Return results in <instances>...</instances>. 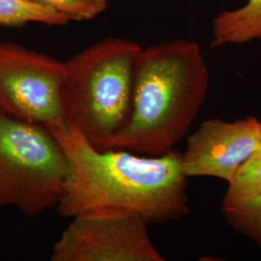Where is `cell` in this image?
<instances>
[{"label": "cell", "mask_w": 261, "mask_h": 261, "mask_svg": "<svg viewBox=\"0 0 261 261\" xmlns=\"http://www.w3.org/2000/svg\"><path fill=\"white\" fill-rule=\"evenodd\" d=\"M68 161V176L56 210L62 218L93 212H133L148 224L190 214L182 152L140 156L124 149H97L66 120L49 129Z\"/></svg>", "instance_id": "1"}, {"label": "cell", "mask_w": 261, "mask_h": 261, "mask_svg": "<svg viewBox=\"0 0 261 261\" xmlns=\"http://www.w3.org/2000/svg\"><path fill=\"white\" fill-rule=\"evenodd\" d=\"M210 73L200 46L177 39L142 48L130 115L107 149L160 156L183 140L205 103Z\"/></svg>", "instance_id": "2"}, {"label": "cell", "mask_w": 261, "mask_h": 261, "mask_svg": "<svg viewBox=\"0 0 261 261\" xmlns=\"http://www.w3.org/2000/svg\"><path fill=\"white\" fill-rule=\"evenodd\" d=\"M140 50L130 40L108 38L64 62L66 120L97 149H107L129 118Z\"/></svg>", "instance_id": "3"}, {"label": "cell", "mask_w": 261, "mask_h": 261, "mask_svg": "<svg viewBox=\"0 0 261 261\" xmlns=\"http://www.w3.org/2000/svg\"><path fill=\"white\" fill-rule=\"evenodd\" d=\"M68 171L65 152L50 130L0 112V206L29 217L56 207Z\"/></svg>", "instance_id": "4"}, {"label": "cell", "mask_w": 261, "mask_h": 261, "mask_svg": "<svg viewBox=\"0 0 261 261\" xmlns=\"http://www.w3.org/2000/svg\"><path fill=\"white\" fill-rule=\"evenodd\" d=\"M65 63L14 42L0 43V112L48 130L66 121Z\"/></svg>", "instance_id": "5"}, {"label": "cell", "mask_w": 261, "mask_h": 261, "mask_svg": "<svg viewBox=\"0 0 261 261\" xmlns=\"http://www.w3.org/2000/svg\"><path fill=\"white\" fill-rule=\"evenodd\" d=\"M53 246L51 261H165L148 223L133 212L77 215Z\"/></svg>", "instance_id": "6"}, {"label": "cell", "mask_w": 261, "mask_h": 261, "mask_svg": "<svg viewBox=\"0 0 261 261\" xmlns=\"http://www.w3.org/2000/svg\"><path fill=\"white\" fill-rule=\"evenodd\" d=\"M261 146V121L248 116L232 122L210 118L187 138L182 166L187 177L232 181L243 163Z\"/></svg>", "instance_id": "7"}, {"label": "cell", "mask_w": 261, "mask_h": 261, "mask_svg": "<svg viewBox=\"0 0 261 261\" xmlns=\"http://www.w3.org/2000/svg\"><path fill=\"white\" fill-rule=\"evenodd\" d=\"M261 41V0H248L238 9L224 11L213 21L211 48Z\"/></svg>", "instance_id": "8"}, {"label": "cell", "mask_w": 261, "mask_h": 261, "mask_svg": "<svg viewBox=\"0 0 261 261\" xmlns=\"http://www.w3.org/2000/svg\"><path fill=\"white\" fill-rule=\"evenodd\" d=\"M261 196V147L247 159L228 183L222 210L244 205Z\"/></svg>", "instance_id": "9"}, {"label": "cell", "mask_w": 261, "mask_h": 261, "mask_svg": "<svg viewBox=\"0 0 261 261\" xmlns=\"http://www.w3.org/2000/svg\"><path fill=\"white\" fill-rule=\"evenodd\" d=\"M29 22L64 25L69 20L56 11L28 0H0L1 27H20Z\"/></svg>", "instance_id": "10"}, {"label": "cell", "mask_w": 261, "mask_h": 261, "mask_svg": "<svg viewBox=\"0 0 261 261\" xmlns=\"http://www.w3.org/2000/svg\"><path fill=\"white\" fill-rule=\"evenodd\" d=\"M222 211L232 229L261 248V196L240 207Z\"/></svg>", "instance_id": "11"}, {"label": "cell", "mask_w": 261, "mask_h": 261, "mask_svg": "<svg viewBox=\"0 0 261 261\" xmlns=\"http://www.w3.org/2000/svg\"><path fill=\"white\" fill-rule=\"evenodd\" d=\"M54 10L70 21L95 19L107 10L109 0H28Z\"/></svg>", "instance_id": "12"}, {"label": "cell", "mask_w": 261, "mask_h": 261, "mask_svg": "<svg viewBox=\"0 0 261 261\" xmlns=\"http://www.w3.org/2000/svg\"><path fill=\"white\" fill-rule=\"evenodd\" d=\"M260 147H261V146H260Z\"/></svg>", "instance_id": "13"}]
</instances>
